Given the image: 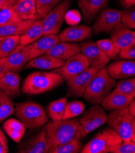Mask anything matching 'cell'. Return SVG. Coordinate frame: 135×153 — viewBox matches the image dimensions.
<instances>
[{"label": "cell", "mask_w": 135, "mask_h": 153, "mask_svg": "<svg viewBox=\"0 0 135 153\" xmlns=\"http://www.w3.org/2000/svg\"><path fill=\"white\" fill-rule=\"evenodd\" d=\"M45 126L49 148L55 145L83 138L84 129L79 118L52 120Z\"/></svg>", "instance_id": "cell-1"}, {"label": "cell", "mask_w": 135, "mask_h": 153, "mask_svg": "<svg viewBox=\"0 0 135 153\" xmlns=\"http://www.w3.org/2000/svg\"><path fill=\"white\" fill-rule=\"evenodd\" d=\"M116 86V82L111 77L107 68H102L97 70L89 81L83 98L92 105L99 104Z\"/></svg>", "instance_id": "cell-2"}, {"label": "cell", "mask_w": 135, "mask_h": 153, "mask_svg": "<svg viewBox=\"0 0 135 153\" xmlns=\"http://www.w3.org/2000/svg\"><path fill=\"white\" fill-rule=\"evenodd\" d=\"M63 82L61 76L52 71L33 72L25 78L21 91L26 95H38L60 85Z\"/></svg>", "instance_id": "cell-3"}, {"label": "cell", "mask_w": 135, "mask_h": 153, "mask_svg": "<svg viewBox=\"0 0 135 153\" xmlns=\"http://www.w3.org/2000/svg\"><path fill=\"white\" fill-rule=\"evenodd\" d=\"M15 115L27 129L40 128L46 124L48 117L43 107L35 102L24 101L15 104Z\"/></svg>", "instance_id": "cell-4"}, {"label": "cell", "mask_w": 135, "mask_h": 153, "mask_svg": "<svg viewBox=\"0 0 135 153\" xmlns=\"http://www.w3.org/2000/svg\"><path fill=\"white\" fill-rule=\"evenodd\" d=\"M118 134L111 128L103 129L99 132L82 149V153H107L122 142Z\"/></svg>", "instance_id": "cell-5"}, {"label": "cell", "mask_w": 135, "mask_h": 153, "mask_svg": "<svg viewBox=\"0 0 135 153\" xmlns=\"http://www.w3.org/2000/svg\"><path fill=\"white\" fill-rule=\"evenodd\" d=\"M133 118L127 106L123 109L111 111L108 115L107 123L118 134L123 142H130Z\"/></svg>", "instance_id": "cell-6"}, {"label": "cell", "mask_w": 135, "mask_h": 153, "mask_svg": "<svg viewBox=\"0 0 135 153\" xmlns=\"http://www.w3.org/2000/svg\"><path fill=\"white\" fill-rule=\"evenodd\" d=\"M72 0H63L43 19V36L58 34Z\"/></svg>", "instance_id": "cell-7"}, {"label": "cell", "mask_w": 135, "mask_h": 153, "mask_svg": "<svg viewBox=\"0 0 135 153\" xmlns=\"http://www.w3.org/2000/svg\"><path fill=\"white\" fill-rule=\"evenodd\" d=\"M121 14L122 12L114 9L102 10L95 19L92 27V34L110 33L114 27L122 23Z\"/></svg>", "instance_id": "cell-8"}, {"label": "cell", "mask_w": 135, "mask_h": 153, "mask_svg": "<svg viewBox=\"0 0 135 153\" xmlns=\"http://www.w3.org/2000/svg\"><path fill=\"white\" fill-rule=\"evenodd\" d=\"M108 116L104 109L98 104H94L84 112L79 119L84 132L83 138L88 134L107 123Z\"/></svg>", "instance_id": "cell-9"}, {"label": "cell", "mask_w": 135, "mask_h": 153, "mask_svg": "<svg viewBox=\"0 0 135 153\" xmlns=\"http://www.w3.org/2000/svg\"><path fill=\"white\" fill-rule=\"evenodd\" d=\"M89 66L87 59L82 53H79L68 59L62 66L53 70L52 72L60 76L63 81H67Z\"/></svg>", "instance_id": "cell-10"}, {"label": "cell", "mask_w": 135, "mask_h": 153, "mask_svg": "<svg viewBox=\"0 0 135 153\" xmlns=\"http://www.w3.org/2000/svg\"><path fill=\"white\" fill-rule=\"evenodd\" d=\"M98 70L88 67L67 81L68 97H82L94 74Z\"/></svg>", "instance_id": "cell-11"}, {"label": "cell", "mask_w": 135, "mask_h": 153, "mask_svg": "<svg viewBox=\"0 0 135 153\" xmlns=\"http://www.w3.org/2000/svg\"><path fill=\"white\" fill-rule=\"evenodd\" d=\"M80 51L87 59L91 67L100 70L108 64L109 59L99 47L97 43L85 41L80 44Z\"/></svg>", "instance_id": "cell-12"}, {"label": "cell", "mask_w": 135, "mask_h": 153, "mask_svg": "<svg viewBox=\"0 0 135 153\" xmlns=\"http://www.w3.org/2000/svg\"><path fill=\"white\" fill-rule=\"evenodd\" d=\"M49 149L46 138V126H44L32 138L23 142L18 146L17 152L47 153Z\"/></svg>", "instance_id": "cell-13"}, {"label": "cell", "mask_w": 135, "mask_h": 153, "mask_svg": "<svg viewBox=\"0 0 135 153\" xmlns=\"http://www.w3.org/2000/svg\"><path fill=\"white\" fill-rule=\"evenodd\" d=\"M60 42V41L57 35L48 34L43 36L38 40L25 46L29 60L46 54L55 44Z\"/></svg>", "instance_id": "cell-14"}, {"label": "cell", "mask_w": 135, "mask_h": 153, "mask_svg": "<svg viewBox=\"0 0 135 153\" xmlns=\"http://www.w3.org/2000/svg\"><path fill=\"white\" fill-rule=\"evenodd\" d=\"M92 27L87 25H74L64 29L58 35L60 42H77L89 39L92 36Z\"/></svg>", "instance_id": "cell-15"}, {"label": "cell", "mask_w": 135, "mask_h": 153, "mask_svg": "<svg viewBox=\"0 0 135 153\" xmlns=\"http://www.w3.org/2000/svg\"><path fill=\"white\" fill-rule=\"evenodd\" d=\"M133 99V97L115 88L102 100L100 105L103 109L111 111L126 108L129 105Z\"/></svg>", "instance_id": "cell-16"}, {"label": "cell", "mask_w": 135, "mask_h": 153, "mask_svg": "<svg viewBox=\"0 0 135 153\" xmlns=\"http://www.w3.org/2000/svg\"><path fill=\"white\" fill-rule=\"evenodd\" d=\"M107 70L114 79H125L135 76V61L131 60H117L110 64Z\"/></svg>", "instance_id": "cell-17"}, {"label": "cell", "mask_w": 135, "mask_h": 153, "mask_svg": "<svg viewBox=\"0 0 135 153\" xmlns=\"http://www.w3.org/2000/svg\"><path fill=\"white\" fill-rule=\"evenodd\" d=\"M29 61V59L25 49V46L20 44L6 57L7 70L16 73H18Z\"/></svg>", "instance_id": "cell-18"}, {"label": "cell", "mask_w": 135, "mask_h": 153, "mask_svg": "<svg viewBox=\"0 0 135 153\" xmlns=\"http://www.w3.org/2000/svg\"><path fill=\"white\" fill-rule=\"evenodd\" d=\"M108 4V0H78V5L82 12L84 20L88 25Z\"/></svg>", "instance_id": "cell-19"}, {"label": "cell", "mask_w": 135, "mask_h": 153, "mask_svg": "<svg viewBox=\"0 0 135 153\" xmlns=\"http://www.w3.org/2000/svg\"><path fill=\"white\" fill-rule=\"evenodd\" d=\"M110 37L116 47L122 50L135 43L133 31L122 23L114 27L110 32Z\"/></svg>", "instance_id": "cell-20"}, {"label": "cell", "mask_w": 135, "mask_h": 153, "mask_svg": "<svg viewBox=\"0 0 135 153\" xmlns=\"http://www.w3.org/2000/svg\"><path fill=\"white\" fill-rule=\"evenodd\" d=\"M0 90L11 98H16L20 95V78L18 73L7 70L0 79Z\"/></svg>", "instance_id": "cell-21"}, {"label": "cell", "mask_w": 135, "mask_h": 153, "mask_svg": "<svg viewBox=\"0 0 135 153\" xmlns=\"http://www.w3.org/2000/svg\"><path fill=\"white\" fill-rule=\"evenodd\" d=\"M65 62L66 60L60 59L46 53L29 60L24 68H37L44 70H54L62 66Z\"/></svg>", "instance_id": "cell-22"}, {"label": "cell", "mask_w": 135, "mask_h": 153, "mask_svg": "<svg viewBox=\"0 0 135 153\" xmlns=\"http://www.w3.org/2000/svg\"><path fill=\"white\" fill-rule=\"evenodd\" d=\"M80 51V45L77 43L60 42L52 47L46 54L60 59L67 60L69 57L79 53Z\"/></svg>", "instance_id": "cell-23"}, {"label": "cell", "mask_w": 135, "mask_h": 153, "mask_svg": "<svg viewBox=\"0 0 135 153\" xmlns=\"http://www.w3.org/2000/svg\"><path fill=\"white\" fill-rule=\"evenodd\" d=\"M12 7L21 20H37L35 0H18Z\"/></svg>", "instance_id": "cell-24"}, {"label": "cell", "mask_w": 135, "mask_h": 153, "mask_svg": "<svg viewBox=\"0 0 135 153\" xmlns=\"http://www.w3.org/2000/svg\"><path fill=\"white\" fill-rule=\"evenodd\" d=\"M3 128L9 137L16 143H20L23 137L26 127L18 120L9 118L4 121Z\"/></svg>", "instance_id": "cell-25"}, {"label": "cell", "mask_w": 135, "mask_h": 153, "mask_svg": "<svg viewBox=\"0 0 135 153\" xmlns=\"http://www.w3.org/2000/svg\"><path fill=\"white\" fill-rule=\"evenodd\" d=\"M43 36V19L34 20L25 33L20 37V44L26 46L37 40Z\"/></svg>", "instance_id": "cell-26"}, {"label": "cell", "mask_w": 135, "mask_h": 153, "mask_svg": "<svg viewBox=\"0 0 135 153\" xmlns=\"http://www.w3.org/2000/svg\"><path fill=\"white\" fill-rule=\"evenodd\" d=\"M34 21V20H21L0 26V37L12 36H20L25 33Z\"/></svg>", "instance_id": "cell-27"}, {"label": "cell", "mask_w": 135, "mask_h": 153, "mask_svg": "<svg viewBox=\"0 0 135 153\" xmlns=\"http://www.w3.org/2000/svg\"><path fill=\"white\" fill-rule=\"evenodd\" d=\"M66 104V98H61L51 102L46 108V113L49 117L54 121L63 120Z\"/></svg>", "instance_id": "cell-28"}, {"label": "cell", "mask_w": 135, "mask_h": 153, "mask_svg": "<svg viewBox=\"0 0 135 153\" xmlns=\"http://www.w3.org/2000/svg\"><path fill=\"white\" fill-rule=\"evenodd\" d=\"M15 112V108H14L11 98L0 90V123Z\"/></svg>", "instance_id": "cell-29"}, {"label": "cell", "mask_w": 135, "mask_h": 153, "mask_svg": "<svg viewBox=\"0 0 135 153\" xmlns=\"http://www.w3.org/2000/svg\"><path fill=\"white\" fill-rule=\"evenodd\" d=\"M20 36L3 37L0 40V59L7 57L20 44Z\"/></svg>", "instance_id": "cell-30"}, {"label": "cell", "mask_w": 135, "mask_h": 153, "mask_svg": "<svg viewBox=\"0 0 135 153\" xmlns=\"http://www.w3.org/2000/svg\"><path fill=\"white\" fill-rule=\"evenodd\" d=\"M63 0H35L37 20L43 19Z\"/></svg>", "instance_id": "cell-31"}, {"label": "cell", "mask_w": 135, "mask_h": 153, "mask_svg": "<svg viewBox=\"0 0 135 153\" xmlns=\"http://www.w3.org/2000/svg\"><path fill=\"white\" fill-rule=\"evenodd\" d=\"M82 149V143L80 140H72L69 142L52 146L49 153H77Z\"/></svg>", "instance_id": "cell-32"}, {"label": "cell", "mask_w": 135, "mask_h": 153, "mask_svg": "<svg viewBox=\"0 0 135 153\" xmlns=\"http://www.w3.org/2000/svg\"><path fill=\"white\" fill-rule=\"evenodd\" d=\"M84 109L85 105L81 101H73L67 102L63 120L73 118L80 115L83 112Z\"/></svg>", "instance_id": "cell-33"}, {"label": "cell", "mask_w": 135, "mask_h": 153, "mask_svg": "<svg viewBox=\"0 0 135 153\" xmlns=\"http://www.w3.org/2000/svg\"><path fill=\"white\" fill-rule=\"evenodd\" d=\"M96 43L102 51L109 59H114L121 51V50L116 47L111 40L101 39Z\"/></svg>", "instance_id": "cell-34"}, {"label": "cell", "mask_w": 135, "mask_h": 153, "mask_svg": "<svg viewBox=\"0 0 135 153\" xmlns=\"http://www.w3.org/2000/svg\"><path fill=\"white\" fill-rule=\"evenodd\" d=\"M21 20L12 7L0 9V26Z\"/></svg>", "instance_id": "cell-35"}, {"label": "cell", "mask_w": 135, "mask_h": 153, "mask_svg": "<svg viewBox=\"0 0 135 153\" xmlns=\"http://www.w3.org/2000/svg\"><path fill=\"white\" fill-rule=\"evenodd\" d=\"M116 89L134 98L135 97V78L119 81L116 83Z\"/></svg>", "instance_id": "cell-36"}, {"label": "cell", "mask_w": 135, "mask_h": 153, "mask_svg": "<svg viewBox=\"0 0 135 153\" xmlns=\"http://www.w3.org/2000/svg\"><path fill=\"white\" fill-rule=\"evenodd\" d=\"M121 23L127 28H135V5L122 12Z\"/></svg>", "instance_id": "cell-37"}, {"label": "cell", "mask_w": 135, "mask_h": 153, "mask_svg": "<svg viewBox=\"0 0 135 153\" xmlns=\"http://www.w3.org/2000/svg\"><path fill=\"white\" fill-rule=\"evenodd\" d=\"M111 153H135V143L124 142L114 147L110 151Z\"/></svg>", "instance_id": "cell-38"}, {"label": "cell", "mask_w": 135, "mask_h": 153, "mask_svg": "<svg viewBox=\"0 0 135 153\" xmlns=\"http://www.w3.org/2000/svg\"><path fill=\"white\" fill-rule=\"evenodd\" d=\"M82 19L81 15L79 11L76 9L68 10L65 16L66 23L71 26L77 25Z\"/></svg>", "instance_id": "cell-39"}, {"label": "cell", "mask_w": 135, "mask_h": 153, "mask_svg": "<svg viewBox=\"0 0 135 153\" xmlns=\"http://www.w3.org/2000/svg\"><path fill=\"white\" fill-rule=\"evenodd\" d=\"M119 57L124 59H135V43L121 50Z\"/></svg>", "instance_id": "cell-40"}, {"label": "cell", "mask_w": 135, "mask_h": 153, "mask_svg": "<svg viewBox=\"0 0 135 153\" xmlns=\"http://www.w3.org/2000/svg\"><path fill=\"white\" fill-rule=\"evenodd\" d=\"M8 145L4 133L0 127V153H8Z\"/></svg>", "instance_id": "cell-41"}, {"label": "cell", "mask_w": 135, "mask_h": 153, "mask_svg": "<svg viewBox=\"0 0 135 153\" xmlns=\"http://www.w3.org/2000/svg\"><path fill=\"white\" fill-rule=\"evenodd\" d=\"M7 70V67L6 62V58L0 59V79L4 76Z\"/></svg>", "instance_id": "cell-42"}, {"label": "cell", "mask_w": 135, "mask_h": 153, "mask_svg": "<svg viewBox=\"0 0 135 153\" xmlns=\"http://www.w3.org/2000/svg\"><path fill=\"white\" fill-rule=\"evenodd\" d=\"M17 0H0V9L12 7Z\"/></svg>", "instance_id": "cell-43"}, {"label": "cell", "mask_w": 135, "mask_h": 153, "mask_svg": "<svg viewBox=\"0 0 135 153\" xmlns=\"http://www.w3.org/2000/svg\"><path fill=\"white\" fill-rule=\"evenodd\" d=\"M118 1L125 9L135 5V0H118Z\"/></svg>", "instance_id": "cell-44"}, {"label": "cell", "mask_w": 135, "mask_h": 153, "mask_svg": "<svg viewBox=\"0 0 135 153\" xmlns=\"http://www.w3.org/2000/svg\"><path fill=\"white\" fill-rule=\"evenodd\" d=\"M129 113L134 117H135V99H133L130 102L129 105Z\"/></svg>", "instance_id": "cell-45"}, {"label": "cell", "mask_w": 135, "mask_h": 153, "mask_svg": "<svg viewBox=\"0 0 135 153\" xmlns=\"http://www.w3.org/2000/svg\"><path fill=\"white\" fill-rule=\"evenodd\" d=\"M131 142L135 143V117H134L132 122V137Z\"/></svg>", "instance_id": "cell-46"}, {"label": "cell", "mask_w": 135, "mask_h": 153, "mask_svg": "<svg viewBox=\"0 0 135 153\" xmlns=\"http://www.w3.org/2000/svg\"><path fill=\"white\" fill-rule=\"evenodd\" d=\"M133 34H134V39H135V32H134V31L133 32Z\"/></svg>", "instance_id": "cell-47"}, {"label": "cell", "mask_w": 135, "mask_h": 153, "mask_svg": "<svg viewBox=\"0 0 135 153\" xmlns=\"http://www.w3.org/2000/svg\"><path fill=\"white\" fill-rule=\"evenodd\" d=\"M2 39H3V37H0V40H1Z\"/></svg>", "instance_id": "cell-48"}, {"label": "cell", "mask_w": 135, "mask_h": 153, "mask_svg": "<svg viewBox=\"0 0 135 153\" xmlns=\"http://www.w3.org/2000/svg\"><path fill=\"white\" fill-rule=\"evenodd\" d=\"M134 29H135V28H134ZM134 32H135V31H134Z\"/></svg>", "instance_id": "cell-49"}, {"label": "cell", "mask_w": 135, "mask_h": 153, "mask_svg": "<svg viewBox=\"0 0 135 153\" xmlns=\"http://www.w3.org/2000/svg\"><path fill=\"white\" fill-rule=\"evenodd\" d=\"M17 1H18V0H17Z\"/></svg>", "instance_id": "cell-50"}]
</instances>
